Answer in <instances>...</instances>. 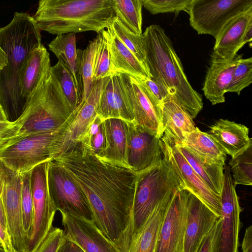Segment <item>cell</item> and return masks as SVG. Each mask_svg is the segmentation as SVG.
Returning a JSON list of instances; mask_svg holds the SVG:
<instances>
[{"label": "cell", "mask_w": 252, "mask_h": 252, "mask_svg": "<svg viewBox=\"0 0 252 252\" xmlns=\"http://www.w3.org/2000/svg\"><path fill=\"white\" fill-rule=\"evenodd\" d=\"M73 115V112L50 73L21 116L13 122L16 134L9 141L30 135L54 132L64 126Z\"/></svg>", "instance_id": "obj_5"}, {"label": "cell", "mask_w": 252, "mask_h": 252, "mask_svg": "<svg viewBox=\"0 0 252 252\" xmlns=\"http://www.w3.org/2000/svg\"><path fill=\"white\" fill-rule=\"evenodd\" d=\"M0 248H1V245H0Z\"/></svg>", "instance_id": "obj_53"}, {"label": "cell", "mask_w": 252, "mask_h": 252, "mask_svg": "<svg viewBox=\"0 0 252 252\" xmlns=\"http://www.w3.org/2000/svg\"><path fill=\"white\" fill-rule=\"evenodd\" d=\"M189 192L181 187L175 190L162 222L156 252H184Z\"/></svg>", "instance_id": "obj_14"}, {"label": "cell", "mask_w": 252, "mask_h": 252, "mask_svg": "<svg viewBox=\"0 0 252 252\" xmlns=\"http://www.w3.org/2000/svg\"><path fill=\"white\" fill-rule=\"evenodd\" d=\"M145 61L151 79L160 84L193 119L202 110V96L190 84L172 42L159 25L142 33Z\"/></svg>", "instance_id": "obj_3"}, {"label": "cell", "mask_w": 252, "mask_h": 252, "mask_svg": "<svg viewBox=\"0 0 252 252\" xmlns=\"http://www.w3.org/2000/svg\"><path fill=\"white\" fill-rule=\"evenodd\" d=\"M122 77L133 111V122L161 138L164 133L162 107L141 79L123 73Z\"/></svg>", "instance_id": "obj_15"}, {"label": "cell", "mask_w": 252, "mask_h": 252, "mask_svg": "<svg viewBox=\"0 0 252 252\" xmlns=\"http://www.w3.org/2000/svg\"><path fill=\"white\" fill-rule=\"evenodd\" d=\"M104 78L94 81L91 93L75 110V114L64 134L62 153L77 142L97 115Z\"/></svg>", "instance_id": "obj_23"}, {"label": "cell", "mask_w": 252, "mask_h": 252, "mask_svg": "<svg viewBox=\"0 0 252 252\" xmlns=\"http://www.w3.org/2000/svg\"><path fill=\"white\" fill-rule=\"evenodd\" d=\"M48 162L41 163L31 171L33 218L26 252H35L53 227L52 224L57 210L48 189Z\"/></svg>", "instance_id": "obj_11"}, {"label": "cell", "mask_w": 252, "mask_h": 252, "mask_svg": "<svg viewBox=\"0 0 252 252\" xmlns=\"http://www.w3.org/2000/svg\"><path fill=\"white\" fill-rule=\"evenodd\" d=\"M192 0H142L143 6L151 14L168 12L178 13L184 11L188 13Z\"/></svg>", "instance_id": "obj_41"}, {"label": "cell", "mask_w": 252, "mask_h": 252, "mask_svg": "<svg viewBox=\"0 0 252 252\" xmlns=\"http://www.w3.org/2000/svg\"><path fill=\"white\" fill-rule=\"evenodd\" d=\"M78 142L97 157H100L105 148V134L103 121L97 115Z\"/></svg>", "instance_id": "obj_36"}, {"label": "cell", "mask_w": 252, "mask_h": 252, "mask_svg": "<svg viewBox=\"0 0 252 252\" xmlns=\"http://www.w3.org/2000/svg\"><path fill=\"white\" fill-rule=\"evenodd\" d=\"M106 30L112 71L140 79L150 78L147 70L117 36L111 25Z\"/></svg>", "instance_id": "obj_27"}, {"label": "cell", "mask_w": 252, "mask_h": 252, "mask_svg": "<svg viewBox=\"0 0 252 252\" xmlns=\"http://www.w3.org/2000/svg\"><path fill=\"white\" fill-rule=\"evenodd\" d=\"M220 196L221 215L216 222L212 252H238L242 212L230 167L224 165Z\"/></svg>", "instance_id": "obj_8"}, {"label": "cell", "mask_w": 252, "mask_h": 252, "mask_svg": "<svg viewBox=\"0 0 252 252\" xmlns=\"http://www.w3.org/2000/svg\"><path fill=\"white\" fill-rule=\"evenodd\" d=\"M61 214L65 238L78 245L85 252H118L94 221Z\"/></svg>", "instance_id": "obj_18"}, {"label": "cell", "mask_w": 252, "mask_h": 252, "mask_svg": "<svg viewBox=\"0 0 252 252\" xmlns=\"http://www.w3.org/2000/svg\"><path fill=\"white\" fill-rule=\"evenodd\" d=\"M175 145L208 187L214 193L220 195L223 186L225 161L204 158L181 143Z\"/></svg>", "instance_id": "obj_25"}, {"label": "cell", "mask_w": 252, "mask_h": 252, "mask_svg": "<svg viewBox=\"0 0 252 252\" xmlns=\"http://www.w3.org/2000/svg\"><path fill=\"white\" fill-rule=\"evenodd\" d=\"M22 175L0 163V197L8 231L15 249L19 252H26L28 240L21 212Z\"/></svg>", "instance_id": "obj_12"}, {"label": "cell", "mask_w": 252, "mask_h": 252, "mask_svg": "<svg viewBox=\"0 0 252 252\" xmlns=\"http://www.w3.org/2000/svg\"><path fill=\"white\" fill-rule=\"evenodd\" d=\"M161 122L164 131L162 137L175 144L182 143L185 134L196 128L193 119L172 99L162 105Z\"/></svg>", "instance_id": "obj_29"}, {"label": "cell", "mask_w": 252, "mask_h": 252, "mask_svg": "<svg viewBox=\"0 0 252 252\" xmlns=\"http://www.w3.org/2000/svg\"><path fill=\"white\" fill-rule=\"evenodd\" d=\"M40 31L57 35L109 27L116 18L112 0H41L32 16Z\"/></svg>", "instance_id": "obj_4"}, {"label": "cell", "mask_w": 252, "mask_h": 252, "mask_svg": "<svg viewBox=\"0 0 252 252\" xmlns=\"http://www.w3.org/2000/svg\"><path fill=\"white\" fill-rule=\"evenodd\" d=\"M147 87L159 106L162 107L164 102L171 99L166 90L158 83L151 78L141 79Z\"/></svg>", "instance_id": "obj_43"}, {"label": "cell", "mask_w": 252, "mask_h": 252, "mask_svg": "<svg viewBox=\"0 0 252 252\" xmlns=\"http://www.w3.org/2000/svg\"><path fill=\"white\" fill-rule=\"evenodd\" d=\"M48 47L58 60L63 62L67 67L75 80L79 93L82 96L83 83L78 69L76 33L58 35L48 44Z\"/></svg>", "instance_id": "obj_30"}, {"label": "cell", "mask_w": 252, "mask_h": 252, "mask_svg": "<svg viewBox=\"0 0 252 252\" xmlns=\"http://www.w3.org/2000/svg\"><path fill=\"white\" fill-rule=\"evenodd\" d=\"M47 176L49 195L57 211L94 221L86 195L64 168L55 161H50Z\"/></svg>", "instance_id": "obj_9"}, {"label": "cell", "mask_w": 252, "mask_h": 252, "mask_svg": "<svg viewBox=\"0 0 252 252\" xmlns=\"http://www.w3.org/2000/svg\"><path fill=\"white\" fill-rule=\"evenodd\" d=\"M216 227V223L202 240L196 252H212Z\"/></svg>", "instance_id": "obj_46"}, {"label": "cell", "mask_w": 252, "mask_h": 252, "mask_svg": "<svg viewBox=\"0 0 252 252\" xmlns=\"http://www.w3.org/2000/svg\"><path fill=\"white\" fill-rule=\"evenodd\" d=\"M251 8L252 0H192L188 13L198 34L216 38L230 20Z\"/></svg>", "instance_id": "obj_10"}, {"label": "cell", "mask_w": 252, "mask_h": 252, "mask_svg": "<svg viewBox=\"0 0 252 252\" xmlns=\"http://www.w3.org/2000/svg\"><path fill=\"white\" fill-rule=\"evenodd\" d=\"M242 252H252V226L247 227L242 244Z\"/></svg>", "instance_id": "obj_48"}, {"label": "cell", "mask_w": 252, "mask_h": 252, "mask_svg": "<svg viewBox=\"0 0 252 252\" xmlns=\"http://www.w3.org/2000/svg\"><path fill=\"white\" fill-rule=\"evenodd\" d=\"M0 121H8L4 114V111L0 105Z\"/></svg>", "instance_id": "obj_51"}, {"label": "cell", "mask_w": 252, "mask_h": 252, "mask_svg": "<svg viewBox=\"0 0 252 252\" xmlns=\"http://www.w3.org/2000/svg\"><path fill=\"white\" fill-rule=\"evenodd\" d=\"M252 82V58H242L239 61L234 71L226 92L235 93L240 95L241 91Z\"/></svg>", "instance_id": "obj_40"}, {"label": "cell", "mask_w": 252, "mask_h": 252, "mask_svg": "<svg viewBox=\"0 0 252 252\" xmlns=\"http://www.w3.org/2000/svg\"><path fill=\"white\" fill-rule=\"evenodd\" d=\"M252 25V8L235 16L222 29L217 37L211 58L230 61L247 43L246 33Z\"/></svg>", "instance_id": "obj_20"}, {"label": "cell", "mask_w": 252, "mask_h": 252, "mask_svg": "<svg viewBox=\"0 0 252 252\" xmlns=\"http://www.w3.org/2000/svg\"><path fill=\"white\" fill-rule=\"evenodd\" d=\"M116 18L129 32L142 34V0H112Z\"/></svg>", "instance_id": "obj_32"}, {"label": "cell", "mask_w": 252, "mask_h": 252, "mask_svg": "<svg viewBox=\"0 0 252 252\" xmlns=\"http://www.w3.org/2000/svg\"><path fill=\"white\" fill-rule=\"evenodd\" d=\"M111 26L117 36L147 69L145 61L142 34L137 35L131 32L122 24L116 17Z\"/></svg>", "instance_id": "obj_38"}, {"label": "cell", "mask_w": 252, "mask_h": 252, "mask_svg": "<svg viewBox=\"0 0 252 252\" xmlns=\"http://www.w3.org/2000/svg\"><path fill=\"white\" fill-rule=\"evenodd\" d=\"M74 114L62 128L52 133L28 135L0 147V163L23 174L39 164L53 160L63 151L64 134Z\"/></svg>", "instance_id": "obj_7"}, {"label": "cell", "mask_w": 252, "mask_h": 252, "mask_svg": "<svg viewBox=\"0 0 252 252\" xmlns=\"http://www.w3.org/2000/svg\"><path fill=\"white\" fill-rule=\"evenodd\" d=\"M0 252H4V250L2 249V248H0Z\"/></svg>", "instance_id": "obj_52"}, {"label": "cell", "mask_w": 252, "mask_h": 252, "mask_svg": "<svg viewBox=\"0 0 252 252\" xmlns=\"http://www.w3.org/2000/svg\"><path fill=\"white\" fill-rule=\"evenodd\" d=\"M16 134V130L13 123L0 121V147L12 139Z\"/></svg>", "instance_id": "obj_44"}, {"label": "cell", "mask_w": 252, "mask_h": 252, "mask_svg": "<svg viewBox=\"0 0 252 252\" xmlns=\"http://www.w3.org/2000/svg\"><path fill=\"white\" fill-rule=\"evenodd\" d=\"M64 238L63 229L53 227L35 252H57Z\"/></svg>", "instance_id": "obj_42"}, {"label": "cell", "mask_w": 252, "mask_h": 252, "mask_svg": "<svg viewBox=\"0 0 252 252\" xmlns=\"http://www.w3.org/2000/svg\"><path fill=\"white\" fill-rule=\"evenodd\" d=\"M235 185H252V140L229 162Z\"/></svg>", "instance_id": "obj_35"}, {"label": "cell", "mask_w": 252, "mask_h": 252, "mask_svg": "<svg viewBox=\"0 0 252 252\" xmlns=\"http://www.w3.org/2000/svg\"><path fill=\"white\" fill-rule=\"evenodd\" d=\"M21 212L23 229L28 243L33 218V205L31 187V171L25 173L22 175Z\"/></svg>", "instance_id": "obj_39"}, {"label": "cell", "mask_w": 252, "mask_h": 252, "mask_svg": "<svg viewBox=\"0 0 252 252\" xmlns=\"http://www.w3.org/2000/svg\"><path fill=\"white\" fill-rule=\"evenodd\" d=\"M40 31L32 16L23 12H15L11 22L0 28V47L8 61L0 70V105L8 122L16 121L26 106L20 93L19 76L30 53L42 44Z\"/></svg>", "instance_id": "obj_2"}, {"label": "cell", "mask_w": 252, "mask_h": 252, "mask_svg": "<svg viewBox=\"0 0 252 252\" xmlns=\"http://www.w3.org/2000/svg\"><path fill=\"white\" fill-rule=\"evenodd\" d=\"M103 124L105 148L98 158L128 167L126 162L128 122L120 119L110 118L104 120Z\"/></svg>", "instance_id": "obj_26"}, {"label": "cell", "mask_w": 252, "mask_h": 252, "mask_svg": "<svg viewBox=\"0 0 252 252\" xmlns=\"http://www.w3.org/2000/svg\"><path fill=\"white\" fill-rule=\"evenodd\" d=\"M57 252H85L78 245L64 238Z\"/></svg>", "instance_id": "obj_47"}, {"label": "cell", "mask_w": 252, "mask_h": 252, "mask_svg": "<svg viewBox=\"0 0 252 252\" xmlns=\"http://www.w3.org/2000/svg\"><path fill=\"white\" fill-rule=\"evenodd\" d=\"M53 160L81 189L95 226L121 252L128 235L137 173L128 167L98 158L80 142Z\"/></svg>", "instance_id": "obj_1"}, {"label": "cell", "mask_w": 252, "mask_h": 252, "mask_svg": "<svg viewBox=\"0 0 252 252\" xmlns=\"http://www.w3.org/2000/svg\"><path fill=\"white\" fill-rule=\"evenodd\" d=\"M249 128L244 125L220 119L210 126L208 132L222 148L226 155L234 157L252 140Z\"/></svg>", "instance_id": "obj_28"}, {"label": "cell", "mask_w": 252, "mask_h": 252, "mask_svg": "<svg viewBox=\"0 0 252 252\" xmlns=\"http://www.w3.org/2000/svg\"><path fill=\"white\" fill-rule=\"evenodd\" d=\"M163 156L171 163L181 186L194 195L220 217V196L212 191L190 166L176 145L162 137L160 141Z\"/></svg>", "instance_id": "obj_13"}, {"label": "cell", "mask_w": 252, "mask_h": 252, "mask_svg": "<svg viewBox=\"0 0 252 252\" xmlns=\"http://www.w3.org/2000/svg\"><path fill=\"white\" fill-rule=\"evenodd\" d=\"M97 115L103 121L110 118L120 119L127 122L134 121L122 73L113 71L110 76L104 78Z\"/></svg>", "instance_id": "obj_17"}, {"label": "cell", "mask_w": 252, "mask_h": 252, "mask_svg": "<svg viewBox=\"0 0 252 252\" xmlns=\"http://www.w3.org/2000/svg\"><path fill=\"white\" fill-rule=\"evenodd\" d=\"M180 187L179 179L171 163L163 156L155 165L137 173L128 250L132 238L142 228L157 206Z\"/></svg>", "instance_id": "obj_6"}, {"label": "cell", "mask_w": 252, "mask_h": 252, "mask_svg": "<svg viewBox=\"0 0 252 252\" xmlns=\"http://www.w3.org/2000/svg\"><path fill=\"white\" fill-rule=\"evenodd\" d=\"M0 223L2 226L8 231L6 220L3 206L0 197Z\"/></svg>", "instance_id": "obj_49"}, {"label": "cell", "mask_w": 252, "mask_h": 252, "mask_svg": "<svg viewBox=\"0 0 252 252\" xmlns=\"http://www.w3.org/2000/svg\"><path fill=\"white\" fill-rule=\"evenodd\" d=\"M50 73L55 79L71 111L73 112L81 103L82 96L78 91L72 75L60 60L51 67Z\"/></svg>", "instance_id": "obj_33"}, {"label": "cell", "mask_w": 252, "mask_h": 252, "mask_svg": "<svg viewBox=\"0 0 252 252\" xmlns=\"http://www.w3.org/2000/svg\"><path fill=\"white\" fill-rule=\"evenodd\" d=\"M242 55H237L230 61L211 58L203 83L204 95L213 105L225 102L224 94L228 87L235 68Z\"/></svg>", "instance_id": "obj_22"}, {"label": "cell", "mask_w": 252, "mask_h": 252, "mask_svg": "<svg viewBox=\"0 0 252 252\" xmlns=\"http://www.w3.org/2000/svg\"><path fill=\"white\" fill-rule=\"evenodd\" d=\"M49 53L41 44L29 55L19 76L21 96L26 105L50 75Z\"/></svg>", "instance_id": "obj_21"}, {"label": "cell", "mask_w": 252, "mask_h": 252, "mask_svg": "<svg viewBox=\"0 0 252 252\" xmlns=\"http://www.w3.org/2000/svg\"><path fill=\"white\" fill-rule=\"evenodd\" d=\"M128 123L127 164L131 170L138 173L161 159V138L133 122Z\"/></svg>", "instance_id": "obj_16"}, {"label": "cell", "mask_w": 252, "mask_h": 252, "mask_svg": "<svg viewBox=\"0 0 252 252\" xmlns=\"http://www.w3.org/2000/svg\"><path fill=\"white\" fill-rule=\"evenodd\" d=\"M181 144L197 154L212 160L225 161L227 158V155L216 140L208 132L202 131L197 127L192 131L185 134Z\"/></svg>", "instance_id": "obj_31"}, {"label": "cell", "mask_w": 252, "mask_h": 252, "mask_svg": "<svg viewBox=\"0 0 252 252\" xmlns=\"http://www.w3.org/2000/svg\"><path fill=\"white\" fill-rule=\"evenodd\" d=\"M0 244L4 252H19L15 249L8 232L2 226L0 223Z\"/></svg>", "instance_id": "obj_45"}, {"label": "cell", "mask_w": 252, "mask_h": 252, "mask_svg": "<svg viewBox=\"0 0 252 252\" xmlns=\"http://www.w3.org/2000/svg\"><path fill=\"white\" fill-rule=\"evenodd\" d=\"M176 189L157 206L142 228L132 238L127 252H156L159 230Z\"/></svg>", "instance_id": "obj_24"}, {"label": "cell", "mask_w": 252, "mask_h": 252, "mask_svg": "<svg viewBox=\"0 0 252 252\" xmlns=\"http://www.w3.org/2000/svg\"><path fill=\"white\" fill-rule=\"evenodd\" d=\"M98 40L94 59V78L98 80L112 73L108 48L107 32L104 30L97 33Z\"/></svg>", "instance_id": "obj_37"}, {"label": "cell", "mask_w": 252, "mask_h": 252, "mask_svg": "<svg viewBox=\"0 0 252 252\" xmlns=\"http://www.w3.org/2000/svg\"><path fill=\"white\" fill-rule=\"evenodd\" d=\"M98 38L89 41L84 50L77 49L78 69L83 83V96L81 102L88 97L93 87L94 59Z\"/></svg>", "instance_id": "obj_34"}, {"label": "cell", "mask_w": 252, "mask_h": 252, "mask_svg": "<svg viewBox=\"0 0 252 252\" xmlns=\"http://www.w3.org/2000/svg\"><path fill=\"white\" fill-rule=\"evenodd\" d=\"M7 63L6 54L0 47V70L6 66Z\"/></svg>", "instance_id": "obj_50"}, {"label": "cell", "mask_w": 252, "mask_h": 252, "mask_svg": "<svg viewBox=\"0 0 252 252\" xmlns=\"http://www.w3.org/2000/svg\"><path fill=\"white\" fill-rule=\"evenodd\" d=\"M220 217L189 192L187 201V221L184 252H196L202 240Z\"/></svg>", "instance_id": "obj_19"}]
</instances>
